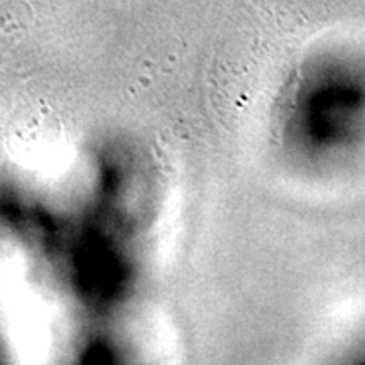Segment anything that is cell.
Here are the masks:
<instances>
[{"instance_id":"2","label":"cell","mask_w":365,"mask_h":365,"mask_svg":"<svg viewBox=\"0 0 365 365\" xmlns=\"http://www.w3.org/2000/svg\"><path fill=\"white\" fill-rule=\"evenodd\" d=\"M344 365H365V333L362 339L357 340V345H355L352 354L349 355V360Z\"/></svg>"},{"instance_id":"1","label":"cell","mask_w":365,"mask_h":365,"mask_svg":"<svg viewBox=\"0 0 365 365\" xmlns=\"http://www.w3.org/2000/svg\"><path fill=\"white\" fill-rule=\"evenodd\" d=\"M154 190L143 171L100 163L39 225L41 252L78 318L127 317L143 286Z\"/></svg>"}]
</instances>
